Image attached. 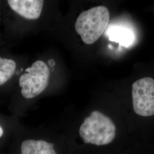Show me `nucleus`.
<instances>
[{
    "label": "nucleus",
    "instance_id": "39448f33",
    "mask_svg": "<svg viewBox=\"0 0 154 154\" xmlns=\"http://www.w3.org/2000/svg\"><path fill=\"white\" fill-rule=\"evenodd\" d=\"M44 1L42 0H8L11 9L20 16L28 20H37L42 13Z\"/></svg>",
    "mask_w": 154,
    "mask_h": 154
},
{
    "label": "nucleus",
    "instance_id": "6e6552de",
    "mask_svg": "<svg viewBox=\"0 0 154 154\" xmlns=\"http://www.w3.org/2000/svg\"><path fill=\"white\" fill-rule=\"evenodd\" d=\"M16 69L15 61L0 57V86L5 83L13 77Z\"/></svg>",
    "mask_w": 154,
    "mask_h": 154
},
{
    "label": "nucleus",
    "instance_id": "f257e3e1",
    "mask_svg": "<svg viewBox=\"0 0 154 154\" xmlns=\"http://www.w3.org/2000/svg\"><path fill=\"white\" fill-rule=\"evenodd\" d=\"M79 135L85 143L107 145L116 137V126L109 116L98 111H94L80 127Z\"/></svg>",
    "mask_w": 154,
    "mask_h": 154
},
{
    "label": "nucleus",
    "instance_id": "7ed1b4c3",
    "mask_svg": "<svg viewBox=\"0 0 154 154\" xmlns=\"http://www.w3.org/2000/svg\"><path fill=\"white\" fill-rule=\"evenodd\" d=\"M26 73L20 78L19 85L22 96L31 99L42 93L48 86L49 68L44 61H35L25 70Z\"/></svg>",
    "mask_w": 154,
    "mask_h": 154
},
{
    "label": "nucleus",
    "instance_id": "20e7f679",
    "mask_svg": "<svg viewBox=\"0 0 154 154\" xmlns=\"http://www.w3.org/2000/svg\"><path fill=\"white\" fill-rule=\"evenodd\" d=\"M133 108L142 116L154 115V79L150 77L140 79L132 84Z\"/></svg>",
    "mask_w": 154,
    "mask_h": 154
},
{
    "label": "nucleus",
    "instance_id": "f03ea898",
    "mask_svg": "<svg viewBox=\"0 0 154 154\" xmlns=\"http://www.w3.org/2000/svg\"><path fill=\"white\" fill-rule=\"evenodd\" d=\"M110 21V12L104 6L83 11L75 23L77 33L86 44H93L103 34Z\"/></svg>",
    "mask_w": 154,
    "mask_h": 154
},
{
    "label": "nucleus",
    "instance_id": "1a4fd4ad",
    "mask_svg": "<svg viewBox=\"0 0 154 154\" xmlns=\"http://www.w3.org/2000/svg\"><path fill=\"white\" fill-rule=\"evenodd\" d=\"M3 134H4V130H3V128H2V127L0 126V138H1V137H2Z\"/></svg>",
    "mask_w": 154,
    "mask_h": 154
},
{
    "label": "nucleus",
    "instance_id": "0eeeda50",
    "mask_svg": "<svg viewBox=\"0 0 154 154\" xmlns=\"http://www.w3.org/2000/svg\"><path fill=\"white\" fill-rule=\"evenodd\" d=\"M109 35L110 41L118 42L125 47H129L134 41V35L131 30L120 26H114L110 29Z\"/></svg>",
    "mask_w": 154,
    "mask_h": 154
},
{
    "label": "nucleus",
    "instance_id": "423d86ee",
    "mask_svg": "<svg viewBox=\"0 0 154 154\" xmlns=\"http://www.w3.org/2000/svg\"><path fill=\"white\" fill-rule=\"evenodd\" d=\"M53 146L42 140H26L21 144V154H57Z\"/></svg>",
    "mask_w": 154,
    "mask_h": 154
}]
</instances>
